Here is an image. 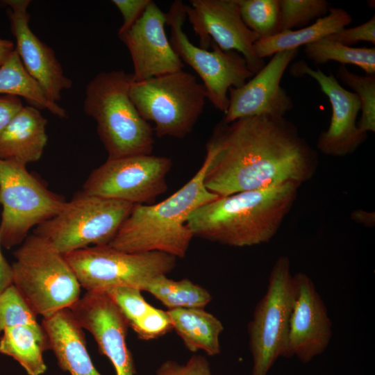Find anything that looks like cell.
<instances>
[{
	"mask_svg": "<svg viewBox=\"0 0 375 375\" xmlns=\"http://www.w3.org/2000/svg\"><path fill=\"white\" fill-rule=\"evenodd\" d=\"M204 185L219 197L314 176L317 151L284 116L258 115L217 124L206 145Z\"/></svg>",
	"mask_w": 375,
	"mask_h": 375,
	"instance_id": "1",
	"label": "cell"
},
{
	"mask_svg": "<svg viewBox=\"0 0 375 375\" xmlns=\"http://www.w3.org/2000/svg\"><path fill=\"white\" fill-rule=\"evenodd\" d=\"M301 185L288 182L219 197L188 220L194 237L244 247L269 242L290 211Z\"/></svg>",
	"mask_w": 375,
	"mask_h": 375,
	"instance_id": "2",
	"label": "cell"
},
{
	"mask_svg": "<svg viewBox=\"0 0 375 375\" xmlns=\"http://www.w3.org/2000/svg\"><path fill=\"white\" fill-rule=\"evenodd\" d=\"M205 158L194 176L165 200L149 205H133L108 244L131 253L160 251L183 258L194 238L188 226L192 213L219 197L204 185Z\"/></svg>",
	"mask_w": 375,
	"mask_h": 375,
	"instance_id": "3",
	"label": "cell"
},
{
	"mask_svg": "<svg viewBox=\"0 0 375 375\" xmlns=\"http://www.w3.org/2000/svg\"><path fill=\"white\" fill-rule=\"evenodd\" d=\"M133 74L102 72L86 85L83 110L94 119L108 159L151 154L153 128L139 114L129 90Z\"/></svg>",
	"mask_w": 375,
	"mask_h": 375,
	"instance_id": "4",
	"label": "cell"
},
{
	"mask_svg": "<svg viewBox=\"0 0 375 375\" xmlns=\"http://www.w3.org/2000/svg\"><path fill=\"white\" fill-rule=\"evenodd\" d=\"M13 255L12 284L38 315L70 308L79 299L81 287L72 268L44 238L28 235Z\"/></svg>",
	"mask_w": 375,
	"mask_h": 375,
	"instance_id": "5",
	"label": "cell"
},
{
	"mask_svg": "<svg viewBox=\"0 0 375 375\" xmlns=\"http://www.w3.org/2000/svg\"><path fill=\"white\" fill-rule=\"evenodd\" d=\"M129 95L140 116L154 123L158 138L179 139L192 131L207 99L203 84L183 69L133 81Z\"/></svg>",
	"mask_w": 375,
	"mask_h": 375,
	"instance_id": "6",
	"label": "cell"
},
{
	"mask_svg": "<svg viewBox=\"0 0 375 375\" xmlns=\"http://www.w3.org/2000/svg\"><path fill=\"white\" fill-rule=\"evenodd\" d=\"M127 202L76 192L54 217L33 233L63 255L92 246L108 244L129 215Z\"/></svg>",
	"mask_w": 375,
	"mask_h": 375,
	"instance_id": "7",
	"label": "cell"
},
{
	"mask_svg": "<svg viewBox=\"0 0 375 375\" xmlns=\"http://www.w3.org/2000/svg\"><path fill=\"white\" fill-rule=\"evenodd\" d=\"M65 257L87 292H105L116 287L144 291L154 278L171 272L177 259L160 251L127 253L108 244L85 247Z\"/></svg>",
	"mask_w": 375,
	"mask_h": 375,
	"instance_id": "8",
	"label": "cell"
},
{
	"mask_svg": "<svg viewBox=\"0 0 375 375\" xmlns=\"http://www.w3.org/2000/svg\"><path fill=\"white\" fill-rule=\"evenodd\" d=\"M65 199L46 187L26 165L0 159V240L10 249L20 245L29 231L56 215Z\"/></svg>",
	"mask_w": 375,
	"mask_h": 375,
	"instance_id": "9",
	"label": "cell"
},
{
	"mask_svg": "<svg viewBox=\"0 0 375 375\" xmlns=\"http://www.w3.org/2000/svg\"><path fill=\"white\" fill-rule=\"evenodd\" d=\"M294 299L290 260L281 256L272 266L266 292L248 324L251 375H268L276 360L285 358Z\"/></svg>",
	"mask_w": 375,
	"mask_h": 375,
	"instance_id": "10",
	"label": "cell"
},
{
	"mask_svg": "<svg viewBox=\"0 0 375 375\" xmlns=\"http://www.w3.org/2000/svg\"><path fill=\"white\" fill-rule=\"evenodd\" d=\"M185 7L183 2L176 0L166 12L167 25L171 31L169 42L183 64H188L200 76L207 99L225 114L228 107V90L241 87L254 74L237 51H223L213 42L211 51L192 44L183 30Z\"/></svg>",
	"mask_w": 375,
	"mask_h": 375,
	"instance_id": "11",
	"label": "cell"
},
{
	"mask_svg": "<svg viewBox=\"0 0 375 375\" xmlns=\"http://www.w3.org/2000/svg\"><path fill=\"white\" fill-rule=\"evenodd\" d=\"M172 166L169 158L152 154L107 158L91 172L82 191L133 205L152 204L167 190Z\"/></svg>",
	"mask_w": 375,
	"mask_h": 375,
	"instance_id": "12",
	"label": "cell"
},
{
	"mask_svg": "<svg viewBox=\"0 0 375 375\" xmlns=\"http://www.w3.org/2000/svg\"><path fill=\"white\" fill-rule=\"evenodd\" d=\"M185 12L199 47L208 49L213 42L223 51H237L254 74L265 65L253 49L260 38L244 23L237 0H191Z\"/></svg>",
	"mask_w": 375,
	"mask_h": 375,
	"instance_id": "13",
	"label": "cell"
},
{
	"mask_svg": "<svg viewBox=\"0 0 375 375\" xmlns=\"http://www.w3.org/2000/svg\"><path fill=\"white\" fill-rule=\"evenodd\" d=\"M293 76H308L316 81L328 98L332 110L328 128L318 137L317 147L323 154L335 157L350 155L365 141L367 133L358 128L357 116L360 103L357 95L343 87L331 73L326 74L319 68L315 69L299 60L290 67Z\"/></svg>",
	"mask_w": 375,
	"mask_h": 375,
	"instance_id": "14",
	"label": "cell"
},
{
	"mask_svg": "<svg viewBox=\"0 0 375 375\" xmlns=\"http://www.w3.org/2000/svg\"><path fill=\"white\" fill-rule=\"evenodd\" d=\"M294 299L289 322L285 358L308 363L323 353L331 340L332 322L312 280L303 272L293 275Z\"/></svg>",
	"mask_w": 375,
	"mask_h": 375,
	"instance_id": "15",
	"label": "cell"
},
{
	"mask_svg": "<svg viewBox=\"0 0 375 375\" xmlns=\"http://www.w3.org/2000/svg\"><path fill=\"white\" fill-rule=\"evenodd\" d=\"M69 309L81 328L94 337L116 375H135L133 357L126 341L129 325L111 298L105 292L86 291Z\"/></svg>",
	"mask_w": 375,
	"mask_h": 375,
	"instance_id": "16",
	"label": "cell"
},
{
	"mask_svg": "<svg viewBox=\"0 0 375 375\" xmlns=\"http://www.w3.org/2000/svg\"><path fill=\"white\" fill-rule=\"evenodd\" d=\"M298 49L279 51L252 78L240 88L228 90V107L223 121L258 116H284L293 108L292 99L280 83Z\"/></svg>",
	"mask_w": 375,
	"mask_h": 375,
	"instance_id": "17",
	"label": "cell"
},
{
	"mask_svg": "<svg viewBox=\"0 0 375 375\" xmlns=\"http://www.w3.org/2000/svg\"><path fill=\"white\" fill-rule=\"evenodd\" d=\"M165 25L166 13L151 1L140 19L126 31L118 35L131 57L133 81L183 69L184 64L171 45Z\"/></svg>",
	"mask_w": 375,
	"mask_h": 375,
	"instance_id": "18",
	"label": "cell"
},
{
	"mask_svg": "<svg viewBox=\"0 0 375 375\" xmlns=\"http://www.w3.org/2000/svg\"><path fill=\"white\" fill-rule=\"evenodd\" d=\"M9 7L8 11L11 31L15 38V50L30 76L38 83L47 98L56 103L61 93L72 86L65 76L53 49L42 42L29 26L28 7L30 0L1 1Z\"/></svg>",
	"mask_w": 375,
	"mask_h": 375,
	"instance_id": "19",
	"label": "cell"
},
{
	"mask_svg": "<svg viewBox=\"0 0 375 375\" xmlns=\"http://www.w3.org/2000/svg\"><path fill=\"white\" fill-rule=\"evenodd\" d=\"M42 326L47 336L49 348L63 371L70 375H102L90 358L83 328L69 308L44 317Z\"/></svg>",
	"mask_w": 375,
	"mask_h": 375,
	"instance_id": "20",
	"label": "cell"
},
{
	"mask_svg": "<svg viewBox=\"0 0 375 375\" xmlns=\"http://www.w3.org/2000/svg\"><path fill=\"white\" fill-rule=\"evenodd\" d=\"M47 124L38 108L24 106L0 135V159L26 166L39 160L47 144Z\"/></svg>",
	"mask_w": 375,
	"mask_h": 375,
	"instance_id": "21",
	"label": "cell"
},
{
	"mask_svg": "<svg viewBox=\"0 0 375 375\" xmlns=\"http://www.w3.org/2000/svg\"><path fill=\"white\" fill-rule=\"evenodd\" d=\"M352 17L345 10L331 8L328 13L314 23L298 30H288L276 35L258 40L253 45L255 53L260 59L290 49H298L334 34L351 24Z\"/></svg>",
	"mask_w": 375,
	"mask_h": 375,
	"instance_id": "22",
	"label": "cell"
},
{
	"mask_svg": "<svg viewBox=\"0 0 375 375\" xmlns=\"http://www.w3.org/2000/svg\"><path fill=\"white\" fill-rule=\"evenodd\" d=\"M141 290L129 287H116L105 292L126 317L129 327L142 340L157 339L172 330L167 311L148 303Z\"/></svg>",
	"mask_w": 375,
	"mask_h": 375,
	"instance_id": "23",
	"label": "cell"
},
{
	"mask_svg": "<svg viewBox=\"0 0 375 375\" xmlns=\"http://www.w3.org/2000/svg\"><path fill=\"white\" fill-rule=\"evenodd\" d=\"M172 329L192 352L203 351L214 356L221 353L222 322L204 308H176L167 310Z\"/></svg>",
	"mask_w": 375,
	"mask_h": 375,
	"instance_id": "24",
	"label": "cell"
},
{
	"mask_svg": "<svg viewBox=\"0 0 375 375\" xmlns=\"http://www.w3.org/2000/svg\"><path fill=\"white\" fill-rule=\"evenodd\" d=\"M49 349L40 324L6 328L0 339V353L15 359L28 375H41L47 369L43 352Z\"/></svg>",
	"mask_w": 375,
	"mask_h": 375,
	"instance_id": "25",
	"label": "cell"
},
{
	"mask_svg": "<svg viewBox=\"0 0 375 375\" xmlns=\"http://www.w3.org/2000/svg\"><path fill=\"white\" fill-rule=\"evenodd\" d=\"M0 94L24 98L39 110L46 109L62 119L67 117L63 108L47 98L40 86L24 68L15 49L0 67Z\"/></svg>",
	"mask_w": 375,
	"mask_h": 375,
	"instance_id": "26",
	"label": "cell"
},
{
	"mask_svg": "<svg viewBox=\"0 0 375 375\" xmlns=\"http://www.w3.org/2000/svg\"><path fill=\"white\" fill-rule=\"evenodd\" d=\"M144 291L149 292L168 310L176 308H204L212 300L204 288L188 278L179 281L160 275L146 285Z\"/></svg>",
	"mask_w": 375,
	"mask_h": 375,
	"instance_id": "27",
	"label": "cell"
},
{
	"mask_svg": "<svg viewBox=\"0 0 375 375\" xmlns=\"http://www.w3.org/2000/svg\"><path fill=\"white\" fill-rule=\"evenodd\" d=\"M305 56L315 64L333 60L360 67L367 74H375V48H353L326 38L304 47Z\"/></svg>",
	"mask_w": 375,
	"mask_h": 375,
	"instance_id": "28",
	"label": "cell"
},
{
	"mask_svg": "<svg viewBox=\"0 0 375 375\" xmlns=\"http://www.w3.org/2000/svg\"><path fill=\"white\" fill-rule=\"evenodd\" d=\"M246 26L260 38L281 32L280 0H237Z\"/></svg>",
	"mask_w": 375,
	"mask_h": 375,
	"instance_id": "29",
	"label": "cell"
},
{
	"mask_svg": "<svg viewBox=\"0 0 375 375\" xmlns=\"http://www.w3.org/2000/svg\"><path fill=\"white\" fill-rule=\"evenodd\" d=\"M337 77L350 87L360 103L361 117L357 123L363 133L375 131V74L358 75L340 65Z\"/></svg>",
	"mask_w": 375,
	"mask_h": 375,
	"instance_id": "30",
	"label": "cell"
},
{
	"mask_svg": "<svg viewBox=\"0 0 375 375\" xmlns=\"http://www.w3.org/2000/svg\"><path fill=\"white\" fill-rule=\"evenodd\" d=\"M331 4L326 0H280L281 32L303 28L326 16Z\"/></svg>",
	"mask_w": 375,
	"mask_h": 375,
	"instance_id": "31",
	"label": "cell"
},
{
	"mask_svg": "<svg viewBox=\"0 0 375 375\" xmlns=\"http://www.w3.org/2000/svg\"><path fill=\"white\" fill-rule=\"evenodd\" d=\"M37 315L13 284L0 292V334L10 327L40 324Z\"/></svg>",
	"mask_w": 375,
	"mask_h": 375,
	"instance_id": "32",
	"label": "cell"
},
{
	"mask_svg": "<svg viewBox=\"0 0 375 375\" xmlns=\"http://www.w3.org/2000/svg\"><path fill=\"white\" fill-rule=\"evenodd\" d=\"M154 375H215L210 363L201 355H192L184 364L172 360L164 361Z\"/></svg>",
	"mask_w": 375,
	"mask_h": 375,
	"instance_id": "33",
	"label": "cell"
},
{
	"mask_svg": "<svg viewBox=\"0 0 375 375\" xmlns=\"http://www.w3.org/2000/svg\"><path fill=\"white\" fill-rule=\"evenodd\" d=\"M326 38L350 47L358 42L375 44V16L367 22L353 28H342Z\"/></svg>",
	"mask_w": 375,
	"mask_h": 375,
	"instance_id": "34",
	"label": "cell"
},
{
	"mask_svg": "<svg viewBox=\"0 0 375 375\" xmlns=\"http://www.w3.org/2000/svg\"><path fill=\"white\" fill-rule=\"evenodd\" d=\"M151 0H112L123 18L118 35L129 29L142 15Z\"/></svg>",
	"mask_w": 375,
	"mask_h": 375,
	"instance_id": "35",
	"label": "cell"
},
{
	"mask_svg": "<svg viewBox=\"0 0 375 375\" xmlns=\"http://www.w3.org/2000/svg\"><path fill=\"white\" fill-rule=\"evenodd\" d=\"M23 107L22 99L18 97L0 96V135Z\"/></svg>",
	"mask_w": 375,
	"mask_h": 375,
	"instance_id": "36",
	"label": "cell"
},
{
	"mask_svg": "<svg viewBox=\"0 0 375 375\" xmlns=\"http://www.w3.org/2000/svg\"><path fill=\"white\" fill-rule=\"evenodd\" d=\"M1 247L0 240V292L12 284L11 265L3 256Z\"/></svg>",
	"mask_w": 375,
	"mask_h": 375,
	"instance_id": "37",
	"label": "cell"
},
{
	"mask_svg": "<svg viewBox=\"0 0 375 375\" xmlns=\"http://www.w3.org/2000/svg\"><path fill=\"white\" fill-rule=\"evenodd\" d=\"M15 49V44L10 40L0 38V67L9 58Z\"/></svg>",
	"mask_w": 375,
	"mask_h": 375,
	"instance_id": "38",
	"label": "cell"
},
{
	"mask_svg": "<svg viewBox=\"0 0 375 375\" xmlns=\"http://www.w3.org/2000/svg\"><path fill=\"white\" fill-rule=\"evenodd\" d=\"M351 218L357 222L363 224L366 226H372L374 224V214L362 210H354L351 214Z\"/></svg>",
	"mask_w": 375,
	"mask_h": 375,
	"instance_id": "39",
	"label": "cell"
}]
</instances>
